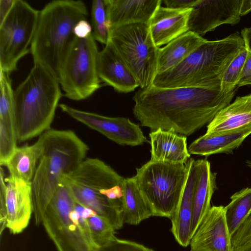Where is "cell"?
<instances>
[{"label":"cell","mask_w":251,"mask_h":251,"mask_svg":"<svg viewBox=\"0 0 251 251\" xmlns=\"http://www.w3.org/2000/svg\"><path fill=\"white\" fill-rule=\"evenodd\" d=\"M84 207L61 181L45 210L42 224L58 251H94Z\"/></svg>","instance_id":"52a82bcc"},{"label":"cell","mask_w":251,"mask_h":251,"mask_svg":"<svg viewBox=\"0 0 251 251\" xmlns=\"http://www.w3.org/2000/svg\"><path fill=\"white\" fill-rule=\"evenodd\" d=\"M199 174L193 202L191 239L211 207V200L216 189V175L206 159L199 160Z\"/></svg>","instance_id":"7402d4cb"},{"label":"cell","mask_w":251,"mask_h":251,"mask_svg":"<svg viewBox=\"0 0 251 251\" xmlns=\"http://www.w3.org/2000/svg\"><path fill=\"white\" fill-rule=\"evenodd\" d=\"M225 209L227 226L232 236L251 213V188L242 189L232 195Z\"/></svg>","instance_id":"83f0119b"},{"label":"cell","mask_w":251,"mask_h":251,"mask_svg":"<svg viewBox=\"0 0 251 251\" xmlns=\"http://www.w3.org/2000/svg\"><path fill=\"white\" fill-rule=\"evenodd\" d=\"M43 148V140L41 136L31 145L17 147L5 166L8 170L9 176L31 182Z\"/></svg>","instance_id":"cb8c5ba5"},{"label":"cell","mask_w":251,"mask_h":251,"mask_svg":"<svg viewBox=\"0 0 251 251\" xmlns=\"http://www.w3.org/2000/svg\"><path fill=\"white\" fill-rule=\"evenodd\" d=\"M17 138L13 100L5 96L0 100V164L5 166L17 148Z\"/></svg>","instance_id":"4316f807"},{"label":"cell","mask_w":251,"mask_h":251,"mask_svg":"<svg viewBox=\"0 0 251 251\" xmlns=\"http://www.w3.org/2000/svg\"><path fill=\"white\" fill-rule=\"evenodd\" d=\"M245 47L238 32L222 39L207 40L179 64L157 74L152 85L162 88H220L226 69Z\"/></svg>","instance_id":"3957f363"},{"label":"cell","mask_w":251,"mask_h":251,"mask_svg":"<svg viewBox=\"0 0 251 251\" xmlns=\"http://www.w3.org/2000/svg\"><path fill=\"white\" fill-rule=\"evenodd\" d=\"M190 245V251H233L225 207H210Z\"/></svg>","instance_id":"9a60e30c"},{"label":"cell","mask_w":251,"mask_h":251,"mask_svg":"<svg viewBox=\"0 0 251 251\" xmlns=\"http://www.w3.org/2000/svg\"><path fill=\"white\" fill-rule=\"evenodd\" d=\"M207 40L188 31L159 48L157 74L175 67Z\"/></svg>","instance_id":"603a6c76"},{"label":"cell","mask_w":251,"mask_h":251,"mask_svg":"<svg viewBox=\"0 0 251 251\" xmlns=\"http://www.w3.org/2000/svg\"><path fill=\"white\" fill-rule=\"evenodd\" d=\"M197 1L198 0H164L162 2L168 8L185 9L192 8Z\"/></svg>","instance_id":"d590c367"},{"label":"cell","mask_w":251,"mask_h":251,"mask_svg":"<svg viewBox=\"0 0 251 251\" xmlns=\"http://www.w3.org/2000/svg\"><path fill=\"white\" fill-rule=\"evenodd\" d=\"M251 134V130L219 135L205 133L193 141L188 151L190 154L201 156L230 153L239 147Z\"/></svg>","instance_id":"d4e9b609"},{"label":"cell","mask_w":251,"mask_h":251,"mask_svg":"<svg viewBox=\"0 0 251 251\" xmlns=\"http://www.w3.org/2000/svg\"><path fill=\"white\" fill-rule=\"evenodd\" d=\"M1 221L14 234L22 232L28 225L33 213L31 182L8 176L0 171Z\"/></svg>","instance_id":"7c38bea8"},{"label":"cell","mask_w":251,"mask_h":251,"mask_svg":"<svg viewBox=\"0 0 251 251\" xmlns=\"http://www.w3.org/2000/svg\"><path fill=\"white\" fill-rule=\"evenodd\" d=\"M245 47L240 51L226 69L221 81L220 89L224 93H228L236 89L246 57Z\"/></svg>","instance_id":"4dcf8cb0"},{"label":"cell","mask_w":251,"mask_h":251,"mask_svg":"<svg viewBox=\"0 0 251 251\" xmlns=\"http://www.w3.org/2000/svg\"><path fill=\"white\" fill-rule=\"evenodd\" d=\"M110 30L121 26L148 25L161 0H105Z\"/></svg>","instance_id":"d6986e66"},{"label":"cell","mask_w":251,"mask_h":251,"mask_svg":"<svg viewBox=\"0 0 251 251\" xmlns=\"http://www.w3.org/2000/svg\"><path fill=\"white\" fill-rule=\"evenodd\" d=\"M151 146V160L185 164L190 157L187 147L186 136L173 129L161 128L149 134Z\"/></svg>","instance_id":"44dd1931"},{"label":"cell","mask_w":251,"mask_h":251,"mask_svg":"<svg viewBox=\"0 0 251 251\" xmlns=\"http://www.w3.org/2000/svg\"><path fill=\"white\" fill-rule=\"evenodd\" d=\"M15 0H0V23H1L12 8Z\"/></svg>","instance_id":"8d00e7d4"},{"label":"cell","mask_w":251,"mask_h":251,"mask_svg":"<svg viewBox=\"0 0 251 251\" xmlns=\"http://www.w3.org/2000/svg\"><path fill=\"white\" fill-rule=\"evenodd\" d=\"M96 41L92 33L85 38L76 37L64 58L58 80L69 99L85 100L101 87Z\"/></svg>","instance_id":"9c48e42d"},{"label":"cell","mask_w":251,"mask_h":251,"mask_svg":"<svg viewBox=\"0 0 251 251\" xmlns=\"http://www.w3.org/2000/svg\"><path fill=\"white\" fill-rule=\"evenodd\" d=\"M188 171L185 164L150 160L136 168L137 186L153 216L171 219L184 189Z\"/></svg>","instance_id":"ba28073f"},{"label":"cell","mask_w":251,"mask_h":251,"mask_svg":"<svg viewBox=\"0 0 251 251\" xmlns=\"http://www.w3.org/2000/svg\"><path fill=\"white\" fill-rule=\"evenodd\" d=\"M97 67L101 81L118 92L127 93L139 87L137 79L109 40L99 52Z\"/></svg>","instance_id":"2e32d148"},{"label":"cell","mask_w":251,"mask_h":251,"mask_svg":"<svg viewBox=\"0 0 251 251\" xmlns=\"http://www.w3.org/2000/svg\"><path fill=\"white\" fill-rule=\"evenodd\" d=\"M241 35L247 50V57L237 87L251 85V27L242 30Z\"/></svg>","instance_id":"1f68e13d"},{"label":"cell","mask_w":251,"mask_h":251,"mask_svg":"<svg viewBox=\"0 0 251 251\" xmlns=\"http://www.w3.org/2000/svg\"><path fill=\"white\" fill-rule=\"evenodd\" d=\"M251 242V213L231 236L233 250Z\"/></svg>","instance_id":"836d02e7"},{"label":"cell","mask_w":251,"mask_h":251,"mask_svg":"<svg viewBox=\"0 0 251 251\" xmlns=\"http://www.w3.org/2000/svg\"><path fill=\"white\" fill-rule=\"evenodd\" d=\"M241 3L242 0H198L189 17V30L202 36L221 25L237 24Z\"/></svg>","instance_id":"5bb4252c"},{"label":"cell","mask_w":251,"mask_h":251,"mask_svg":"<svg viewBox=\"0 0 251 251\" xmlns=\"http://www.w3.org/2000/svg\"><path fill=\"white\" fill-rule=\"evenodd\" d=\"M246 130L251 131V93L237 97L222 109L207 125L205 133L219 135Z\"/></svg>","instance_id":"ffe728a7"},{"label":"cell","mask_w":251,"mask_h":251,"mask_svg":"<svg viewBox=\"0 0 251 251\" xmlns=\"http://www.w3.org/2000/svg\"><path fill=\"white\" fill-rule=\"evenodd\" d=\"M62 96L58 80L45 69L34 64L27 77L14 91L18 142L40 136L51 129Z\"/></svg>","instance_id":"8992f818"},{"label":"cell","mask_w":251,"mask_h":251,"mask_svg":"<svg viewBox=\"0 0 251 251\" xmlns=\"http://www.w3.org/2000/svg\"><path fill=\"white\" fill-rule=\"evenodd\" d=\"M233 251H251V242L235 249Z\"/></svg>","instance_id":"f35d334b"},{"label":"cell","mask_w":251,"mask_h":251,"mask_svg":"<svg viewBox=\"0 0 251 251\" xmlns=\"http://www.w3.org/2000/svg\"><path fill=\"white\" fill-rule=\"evenodd\" d=\"M251 11V0H242L241 16H244Z\"/></svg>","instance_id":"74e56055"},{"label":"cell","mask_w":251,"mask_h":251,"mask_svg":"<svg viewBox=\"0 0 251 251\" xmlns=\"http://www.w3.org/2000/svg\"><path fill=\"white\" fill-rule=\"evenodd\" d=\"M86 220L95 249L104 245L116 237L115 229L105 218L97 215Z\"/></svg>","instance_id":"f546056e"},{"label":"cell","mask_w":251,"mask_h":251,"mask_svg":"<svg viewBox=\"0 0 251 251\" xmlns=\"http://www.w3.org/2000/svg\"><path fill=\"white\" fill-rule=\"evenodd\" d=\"M122 190L124 224L137 225L153 216L152 211L139 189L134 176L125 178Z\"/></svg>","instance_id":"484cf974"},{"label":"cell","mask_w":251,"mask_h":251,"mask_svg":"<svg viewBox=\"0 0 251 251\" xmlns=\"http://www.w3.org/2000/svg\"><path fill=\"white\" fill-rule=\"evenodd\" d=\"M109 40L137 79L140 88L152 84L157 75L159 48L148 25L133 24L111 29Z\"/></svg>","instance_id":"30bf717a"},{"label":"cell","mask_w":251,"mask_h":251,"mask_svg":"<svg viewBox=\"0 0 251 251\" xmlns=\"http://www.w3.org/2000/svg\"><path fill=\"white\" fill-rule=\"evenodd\" d=\"M88 16L87 6L81 0H55L47 3L40 11L30 47L34 64L58 80L62 63L76 37L74 28Z\"/></svg>","instance_id":"277c9868"},{"label":"cell","mask_w":251,"mask_h":251,"mask_svg":"<svg viewBox=\"0 0 251 251\" xmlns=\"http://www.w3.org/2000/svg\"><path fill=\"white\" fill-rule=\"evenodd\" d=\"M192 8L176 9L160 6L148 24L155 45H167L188 32V19Z\"/></svg>","instance_id":"ac0fdd59"},{"label":"cell","mask_w":251,"mask_h":251,"mask_svg":"<svg viewBox=\"0 0 251 251\" xmlns=\"http://www.w3.org/2000/svg\"><path fill=\"white\" fill-rule=\"evenodd\" d=\"M40 11L23 0H15L0 23V70L10 74L19 61L30 52Z\"/></svg>","instance_id":"8fae6325"},{"label":"cell","mask_w":251,"mask_h":251,"mask_svg":"<svg viewBox=\"0 0 251 251\" xmlns=\"http://www.w3.org/2000/svg\"><path fill=\"white\" fill-rule=\"evenodd\" d=\"M94 251H154L151 249L136 242L115 238L104 245L96 248Z\"/></svg>","instance_id":"d6a6232c"},{"label":"cell","mask_w":251,"mask_h":251,"mask_svg":"<svg viewBox=\"0 0 251 251\" xmlns=\"http://www.w3.org/2000/svg\"><path fill=\"white\" fill-rule=\"evenodd\" d=\"M58 106L73 119L119 145L136 146L148 141L139 126L128 118L105 116L77 109L66 104H59Z\"/></svg>","instance_id":"4fadbf2b"},{"label":"cell","mask_w":251,"mask_h":251,"mask_svg":"<svg viewBox=\"0 0 251 251\" xmlns=\"http://www.w3.org/2000/svg\"><path fill=\"white\" fill-rule=\"evenodd\" d=\"M188 171L180 199L171 218V231L177 242L186 247L191 240V229L193 216L194 191L199 174V160L189 158Z\"/></svg>","instance_id":"e0dca14e"},{"label":"cell","mask_w":251,"mask_h":251,"mask_svg":"<svg viewBox=\"0 0 251 251\" xmlns=\"http://www.w3.org/2000/svg\"><path fill=\"white\" fill-rule=\"evenodd\" d=\"M236 90L224 93L220 88H162L151 85L135 93L133 112L141 126L151 131L173 129L187 136L208 125L230 104Z\"/></svg>","instance_id":"6da1fadb"},{"label":"cell","mask_w":251,"mask_h":251,"mask_svg":"<svg viewBox=\"0 0 251 251\" xmlns=\"http://www.w3.org/2000/svg\"><path fill=\"white\" fill-rule=\"evenodd\" d=\"M43 151L31 181L33 213L39 226L62 177L85 159L88 146L73 131L50 129L40 135Z\"/></svg>","instance_id":"7a4b0ae2"},{"label":"cell","mask_w":251,"mask_h":251,"mask_svg":"<svg viewBox=\"0 0 251 251\" xmlns=\"http://www.w3.org/2000/svg\"><path fill=\"white\" fill-rule=\"evenodd\" d=\"M248 165L249 167L251 168V161H250L248 162Z\"/></svg>","instance_id":"ab89813d"},{"label":"cell","mask_w":251,"mask_h":251,"mask_svg":"<svg viewBox=\"0 0 251 251\" xmlns=\"http://www.w3.org/2000/svg\"><path fill=\"white\" fill-rule=\"evenodd\" d=\"M92 27L87 20L79 21L74 28L75 35L79 38H85L92 33Z\"/></svg>","instance_id":"e575fe53"},{"label":"cell","mask_w":251,"mask_h":251,"mask_svg":"<svg viewBox=\"0 0 251 251\" xmlns=\"http://www.w3.org/2000/svg\"><path fill=\"white\" fill-rule=\"evenodd\" d=\"M125 178L98 158L85 159L61 181L77 203L107 219L115 229L122 227V186Z\"/></svg>","instance_id":"5b68a950"},{"label":"cell","mask_w":251,"mask_h":251,"mask_svg":"<svg viewBox=\"0 0 251 251\" xmlns=\"http://www.w3.org/2000/svg\"><path fill=\"white\" fill-rule=\"evenodd\" d=\"M92 34L96 41L106 45L109 39L110 25L105 0H94L92 2Z\"/></svg>","instance_id":"f1b7e54d"}]
</instances>
